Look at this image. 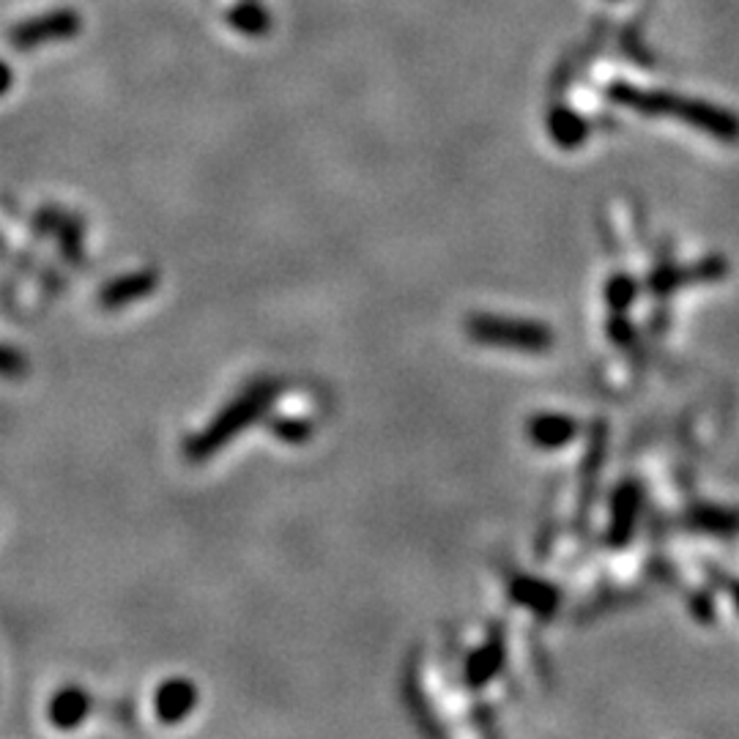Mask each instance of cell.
Returning <instances> with one entry per match:
<instances>
[{
	"label": "cell",
	"mask_w": 739,
	"mask_h": 739,
	"mask_svg": "<svg viewBox=\"0 0 739 739\" xmlns=\"http://www.w3.org/2000/svg\"><path fill=\"white\" fill-rule=\"evenodd\" d=\"M83 31V17L78 9H56L34 20H23L9 31V45L14 50H36V47L69 41Z\"/></svg>",
	"instance_id": "cell-3"
},
{
	"label": "cell",
	"mask_w": 739,
	"mask_h": 739,
	"mask_svg": "<svg viewBox=\"0 0 739 739\" xmlns=\"http://www.w3.org/2000/svg\"><path fill=\"white\" fill-rule=\"evenodd\" d=\"M277 395H279L277 381L252 384L250 390L241 392L228 408H223V412L208 422L206 430H201V433L192 436V439L187 441V457H190L192 463H203L208 461V457L217 455V452L223 450V446H228L241 430L255 425L258 419L272 408Z\"/></svg>",
	"instance_id": "cell-1"
},
{
	"label": "cell",
	"mask_w": 739,
	"mask_h": 739,
	"mask_svg": "<svg viewBox=\"0 0 739 739\" xmlns=\"http://www.w3.org/2000/svg\"><path fill=\"white\" fill-rule=\"evenodd\" d=\"M635 299H639V283L630 274L619 272L606 283V301L613 312L630 310Z\"/></svg>",
	"instance_id": "cell-15"
},
{
	"label": "cell",
	"mask_w": 739,
	"mask_h": 739,
	"mask_svg": "<svg viewBox=\"0 0 739 739\" xmlns=\"http://www.w3.org/2000/svg\"><path fill=\"white\" fill-rule=\"evenodd\" d=\"M704 573L710 575V581L717 586V589H723L726 595L734 597V606H737V611H739V579H737V575L726 573V570L715 568V564H706Z\"/></svg>",
	"instance_id": "cell-19"
},
{
	"label": "cell",
	"mask_w": 739,
	"mask_h": 739,
	"mask_svg": "<svg viewBox=\"0 0 739 739\" xmlns=\"http://www.w3.org/2000/svg\"><path fill=\"white\" fill-rule=\"evenodd\" d=\"M510 595L517 606L528 608V611L543 619L553 617L559 611V600H562L557 586L548 584V581L532 579V575H517L510 584Z\"/></svg>",
	"instance_id": "cell-8"
},
{
	"label": "cell",
	"mask_w": 739,
	"mask_h": 739,
	"mask_svg": "<svg viewBox=\"0 0 739 739\" xmlns=\"http://www.w3.org/2000/svg\"><path fill=\"white\" fill-rule=\"evenodd\" d=\"M731 272L726 258L710 255L704 261H695L690 266H674V263H663L655 272L646 277V288L655 296H668L679 288H690V285H706L720 283L726 274Z\"/></svg>",
	"instance_id": "cell-4"
},
{
	"label": "cell",
	"mask_w": 739,
	"mask_h": 739,
	"mask_svg": "<svg viewBox=\"0 0 739 739\" xmlns=\"http://www.w3.org/2000/svg\"><path fill=\"white\" fill-rule=\"evenodd\" d=\"M12 83H14L12 67H9L7 61H0V96L9 94V91H12Z\"/></svg>",
	"instance_id": "cell-21"
},
{
	"label": "cell",
	"mask_w": 739,
	"mask_h": 739,
	"mask_svg": "<svg viewBox=\"0 0 739 739\" xmlns=\"http://www.w3.org/2000/svg\"><path fill=\"white\" fill-rule=\"evenodd\" d=\"M228 23L245 36H263L266 31H272V14L263 7H258V3H252V0H247V3L230 9Z\"/></svg>",
	"instance_id": "cell-14"
},
{
	"label": "cell",
	"mask_w": 739,
	"mask_h": 739,
	"mask_svg": "<svg viewBox=\"0 0 739 739\" xmlns=\"http://www.w3.org/2000/svg\"><path fill=\"white\" fill-rule=\"evenodd\" d=\"M272 433L277 436L279 441H285V444H305V441L310 439L312 428L307 422H301V419L288 417V419H274Z\"/></svg>",
	"instance_id": "cell-16"
},
{
	"label": "cell",
	"mask_w": 739,
	"mask_h": 739,
	"mask_svg": "<svg viewBox=\"0 0 739 739\" xmlns=\"http://www.w3.org/2000/svg\"><path fill=\"white\" fill-rule=\"evenodd\" d=\"M504 641H501V635L496 633L493 639L485 641L482 646H477V649L468 655L466 660V668H463V677H466V682L472 684V688H485L488 682H493L496 674L504 668Z\"/></svg>",
	"instance_id": "cell-12"
},
{
	"label": "cell",
	"mask_w": 739,
	"mask_h": 739,
	"mask_svg": "<svg viewBox=\"0 0 739 739\" xmlns=\"http://www.w3.org/2000/svg\"><path fill=\"white\" fill-rule=\"evenodd\" d=\"M526 436L539 450H562L581 436V425L564 414H537L526 422Z\"/></svg>",
	"instance_id": "cell-7"
},
{
	"label": "cell",
	"mask_w": 739,
	"mask_h": 739,
	"mask_svg": "<svg viewBox=\"0 0 739 739\" xmlns=\"http://www.w3.org/2000/svg\"><path fill=\"white\" fill-rule=\"evenodd\" d=\"M198 688L192 679H167L156 688L154 693V715L156 720L165 723V726H176L183 723L192 715V710L198 706Z\"/></svg>",
	"instance_id": "cell-6"
},
{
	"label": "cell",
	"mask_w": 739,
	"mask_h": 739,
	"mask_svg": "<svg viewBox=\"0 0 739 739\" xmlns=\"http://www.w3.org/2000/svg\"><path fill=\"white\" fill-rule=\"evenodd\" d=\"M28 373V361L12 345L0 343V379H23Z\"/></svg>",
	"instance_id": "cell-17"
},
{
	"label": "cell",
	"mask_w": 739,
	"mask_h": 739,
	"mask_svg": "<svg viewBox=\"0 0 739 739\" xmlns=\"http://www.w3.org/2000/svg\"><path fill=\"white\" fill-rule=\"evenodd\" d=\"M548 132H550V138L562 145V148H575V145L584 143L589 129H586V123L581 121L575 112L553 110L548 118Z\"/></svg>",
	"instance_id": "cell-13"
},
{
	"label": "cell",
	"mask_w": 739,
	"mask_h": 739,
	"mask_svg": "<svg viewBox=\"0 0 739 739\" xmlns=\"http://www.w3.org/2000/svg\"><path fill=\"white\" fill-rule=\"evenodd\" d=\"M641 506H644V493H641L639 482L624 479L622 485H617L611 496V523H608V545L611 548H628L633 543Z\"/></svg>",
	"instance_id": "cell-5"
},
{
	"label": "cell",
	"mask_w": 739,
	"mask_h": 739,
	"mask_svg": "<svg viewBox=\"0 0 739 739\" xmlns=\"http://www.w3.org/2000/svg\"><path fill=\"white\" fill-rule=\"evenodd\" d=\"M684 526L712 537H739V510L720 504H693L684 512Z\"/></svg>",
	"instance_id": "cell-9"
},
{
	"label": "cell",
	"mask_w": 739,
	"mask_h": 739,
	"mask_svg": "<svg viewBox=\"0 0 739 739\" xmlns=\"http://www.w3.org/2000/svg\"><path fill=\"white\" fill-rule=\"evenodd\" d=\"M608 337L617 345H622V348H630V345L635 343V329L633 323L624 318V312H613V318L608 321Z\"/></svg>",
	"instance_id": "cell-18"
},
{
	"label": "cell",
	"mask_w": 739,
	"mask_h": 739,
	"mask_svg": "<svg viewBox=\"0 0 739 739\" xmlns=\"http://www.w3.org/2000/svg\"><path fill=\"white\" fill-rule=\"evenodd\" d=\"M159 285L154 272H134L127 274V277H118L112 283H107L99 294V305L105 310H121V307L134 305L138 299H145L151 296Z\"/></svg>",
	"instance_id": "cell-10"
},
{
	"label": "cell",
	"mask_w": 739,
	"mask_h": 739,
	"mask_svg": "<svg viewBox=\"0 0 739 739\" xmlns=\"http://www.w3.org/2000/svg\"><path fill=\"white\" fill-rule=\"evenodd\" d=\"M91 712V695L85 693L78 684H67V688L58 690L56 695L47 704V717L56 728L69 731V728H78L80 723L88 717Z\"/></svg>",
	"instance_id": "cell-11"
},
{
	"label": "cell",
	"mask_w": 739,
	"mask_h": 739,
	"mask_svg": "<svg viewBox=\"0 0 739 739\" xmlns=\"http://www.w3.org/2000/svg\"><path fill=\"white\" fill-rule=\"evenodd\" d=\"M690 613H693L701 624L715 622V600H712L710 592H693V595H690Z\"/></svg>",
	"instance_id": "cell-20"
},
{
	"label": "cell",
	"mask_w": 739,
	"mask_h": 739,
	"mask_svg": "<svg viewBox=\"0 0 739 739\" xmlns=\"http://www.w3.org/2000/svg\"><path fill=\"white\" fill-rule=\"evenodd\" d=\"M466 329L477 343L490 345V348L517 350V354H548L557 343V334L545 323L493 315V312H477L468 318Z\"/></svg>",
	"instance_id": "cell-2"
}]
</instances>
